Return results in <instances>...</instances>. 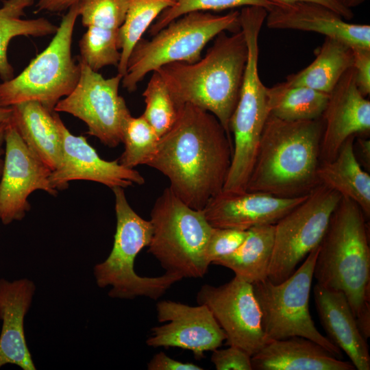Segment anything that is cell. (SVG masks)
<instances>
[{
  "instance_id": "2",
  "label": "cell",
  "mask_w": 370,
  "mask_h": 370,
  "mask_svg": "<svg viewBox=\"0 0 370 370\" xmlns=\"http://www.w3.org/2000/svg\"><path fill=\"white\" fill-rule=\"evenodd\" d=\"M323 121H287L271 114L264 124L246 190L284 198L306 196L321 183Z\"/></svg>"
},
{
  "instance_id": "29",
  "label": "cell",
  "mask_w": 370,
  "mask_h": 370,
  "mask_svg": "<svg viewBox=\"0 0 370 370\" xmlns=\"http://www.w3.org/2000/svg\"><path fill=\"white\" fill-rule=\"evenodd\" d=\"M176 0H128L125 21L119 29V48L121 60L118 73L123 77L127 70L130 54L152 22Z\"/></svg>"
},
{
  "instance_id": "27",
  "label": "cell",
  "mask_w": 370,
  "mask_h": 370,
  "mask_svg": "<svg viewBox=\"0 0 370 370\" xmlns=\"http://www.w3.org/2000/svg\"><path fill=\"white\" fill-rule=\"evenodd\" d=\"M35 0H4L0 7V77L3 81L14 77V69L8 61V48L16 36L42 37L54 35L58 26L45 18L23 19L25 10Z\"/></svg>"
},
{
  "instance_id": "20",
  "label": "cell",
  "mask_w": 370,
  "mask_h": 370,
  "mask_svg": "<svg viewBox=\"0 0 370 370\" xmlns=\"http://www.w3.org/2000/svg\"><path fill=\"white\" fill-rule=\"evenodd\" d=\"M34 283L27 278L0 279V369L8 364L23 370H36L28 349L24 320L32 303Z\"/></svg>"
},
{
  "instance_id": "42",
  "label": "cell",
  "mask_w": 370,
  "mask_h": 370,
  "mask_svg": "<svg viewBox=\"0 0 370 370\" xmlns=\"http://www.w3.org/2000/svg\"><path fill=\"white\" fill-rule=\"evenodd\" d=\"M8 123H0V178L3 166V159L5 152V134Z\"/></svg>"
},
{
  "instance_id": "43",
  "label": "cell",
  "mask_w": 370,
  "mask_h": 370,
  "mask_svg": "<svg viewBox=\"0 0 370 370\" xmlns=\"http://www.w3.org/2000/svg\"><path fill=\"white\" fill-rule=\"evenodd\" d=\"M12 116V108L0 104V123H8Z\"/></svg>"
},
{
  "instance_id": "16",
  "label": "cell",
  "mask_w": 370,
  "mask_h": 370,
  "mask_svg": "<svg viewBox=\"0 0 370 370\" xmlns=\"http://www.w3.org/2000/svg\"><path fill=\"white\" fill-rule=\"evenodd\" d=\"M55 116L62 143L60 163L50 175V182L56 190L68 188L73 180L92 181L111 188L145 184V178L138 171L121 165L118 160L102 159L86 137L73 134L57 112Z\"/></svg>"
},
{
  "instance_id": "12",
  "label": "cell",
  "mask_w": 370,
  "mask_h": 370,
  "mask_svg": "<svg viewBox=\"0 0 370 370\" xmlns=\"http://www.w3.org/2000/svg\"><path fill=\"white\" fill-rule=\"evenodd\" d=\"M80 76L74 89L54 108L57 112L70 114L84 121L87 133L109 147L122 143V132L131 116L125 99L119 94L123 76L105 78L90 69L77 57Z\"/></svg>"
},
{
  "instance_id": "33",
  "label": "cell",
  "mask_w": 370,
  "mask_h": 370,
  "mask_svg": "<svg viewBox=\"0 0 370 370\" xmlns=\"http://www.w3.org/2000/svg\"><path fill=\"white\" fill-rule=\"evenodd\" d=\"M274 5L267 0H176L157 17L149 32L153 36L173 21L191 12L221 11L246 6H261L268 11Z\"/></svg>"
},
{
  "instance_id": "14",
  "label": "cell",
  "mask_w": 370,
  "mask_h": 370,
  "mask_svg": "<svg viewBox=\"0 0 370 370\" xmlns=\"http://www.w3.org/2000/svg\"><path fill=\"white\" fill-rule=\"evenodd\" d=\"M51 171L29 149L10 120L6 125L3 166L0 178V221L22 220L30 210L29 196L42 190L52 196Z\"/></svg>"
},
{
  "instance_id": "31",
  "label": "cell",
  "mask_w": 370,
  "mask_h": 370,
  "mask_svg": "<svg viewBox=\"0 0 370 370\" xmlns=\"http://www.w3.org/2000/svg\"><path fill=\"white\" fill-rule=\"evenodd\" d=\"M152 73L143 93L145 108L142 115L161 137L176 121L179 107L160 75Z\"/></svg>"
},
{
  "instance_id": "37",
  "label": "cell",
  "mask_w": 370,
  "mask_h": 370,
  "mask_svg": "<svg viewBox=\"0 0 370 370\" xmlns=\"http://www.w3.org/2000/svg\"><path fill=\"white\" fill-rule=\"evenodd\" d=\"M354 54L353 68L357 87L362 96L367 97L370 93V48L352 47Z\"/></svg>"
},
{
  "instance_id": "41",
  "label": "cell",
  "mask_w": 370,
  "mask_h": 370,
  "mask_svg": "<svg viewBox=\"0 0 370 370\" xmlns=\"http://www.w3.org/2000/svg\"><path fill=\"white\" fill-rule=\"evenodd\" d=\"M80 0H37L35 5V12H48L51 13L61 12L68 10Z\"/></svg>"
},
{
  "instance_id": "23",
  "label": "cell",
  "mask_w": 370,
  "mask_h": 370,
  "mask_svg": "<svg viewBox=\"0 0 370 370\" xmlns=\"http://www.w3.org/2000/svg\"><path fill=\"white\" fill-rule=\"evenodd\" d=\"M12 108L11 121L33 153L51 171L60 164L62 143L55 111L38 101H27Z\"/></svg>"
},
{
  "instance_id": "18",
  "label": "cell",
  "mask_w": 370,
  "mask_h": 370,
  "mask_svg": "<svg viewBox=\"0 0 370 370\" xmlns=\"http://www.w3.org/2000/svg\"><path fill=\"white\" fill-rule=\"evenodd\" d=\"M308 195L284 198L260 192L222 190L209 200L202 211L213 227L247 230L276 223Z\"/></svg>"
},
{
  "instance_id": "7",
  "label": "cell",
  "mask_w": 370,
  "mask_h": 370,
  "mask_svg": "<svg viewBox=\"0 0 370 370\" xmlns=\"http://www.w3.org/2000/svg\"><path fill=\"white\" fill-rule=\"evenodd\" d=\"M150 217L153 232L148 251L166 272L182 279L204 277L210 265L206 249L212 230L204 212L187 206L167 187Z\"/></svg>"
},
{
  "instance_id": "9",
  "label": "cell",
  "mask_w": 370,
  "mask_h": 370,
  "mask_svg": "<svg viewBox=\"0 0 370 370\" xmlns=\"http://www.w3.org/2000/svg\"><path fill=\"white\" fill-rule=\"evenodd\" d=\"M78 3L68 9L49 45L16 77L0 83V104L38 101L51 110L75 87L80 65L71 54Z\"/></svg>"
},
{
  "instance_id": "4",
  "label": "cell",
  "mask_w": 370,
  "mask_h": 370,
  "mask_svg": "<svg viewBox=\"0 0 370 370\" xmlns=\"http://www.w3.org/2000/svg\"><path fill=\"white\" fill-rule=\"evenodd\" d=\"M366 217L342 197L319 245L313 277L317 284L343 292L359 330L370 336V247Z\"/></svg>"
},
{
  "instance_id": "34",
  "label": "cell",
  "mask_w": 370,
  "mask_h": 370,
  "mask_svg": "<svg viewBox=\"0 0 370 370\" xmlns=\"http://www.w3.org/2000/svg\"><path fill=\"white\" fill-rule=\"evenodd\" d=\"M128 0H80L79 16L86 27L116 29L123 25Z\"/></svg>"
},
{
  "instance_id": "30",
  "label": "cell",
  "mask_w": 370,
  "mask_h": 370,
  "mask_svg": "<svg viewBox=\"0 0 370 370\" xmlns=\"http://www.w3.org/2000/svg\"><path fill=\"white\" fill-rule=\"evenodd\" d=\"M160 138L143 115H131L123 127L124 151L118 159L119 162L130 169L148 165L156 153Z\"/></svg>"
},
{
  "instance_id": "10",
  "label": "cell",
  "mask_w": 370,
  "mask_h": 370,
  "mask_svg": "<svg viewBox=\"0 0 370 370\" xmlns=\"http://www.w3.org/2000/svg\"><path fill=\"white\" fill-rule=\"evenodd\" d=\"M319 245L286 280L274 284L268 278L252 284L268 342L291 336L308 338L337 358L342 351L317 329L309 311V297Z\"/></svg>"
},
{
  "instance_id": "5",
  "label": "cell",
  "mask_w": 370,
  "mask_h": 370,
  "mask_svg": "<svg viewBox=\"0 0 370 370\" xmlns=\"http://www.w3.org/2000/svg\"><path fill=\"white\" fill-rule=\"evenodd\" d=\"M264 20V15L255 10L246 11L240 16L248 56L239 98L230 122L233 153L224 191L246 190L262 132L270 114L267 87L262 83L258 69V36Z\"/></svg>"
},
{
  "instance_id": "1",
  "label": "cell",
  "mask_w": 370,
  "mask_h": 370,
  "mask_svg": "<svg viewBox=\"0 0 370 370\" xmlns=\"http://www.w3.org/2000/svg\"><path fill=\"white\" fill-rule=\"evenodd\" d=\"M232 153V138L217 118L185 103L148 166L169 180V187L187 206L203 210L223 190Z\"/></svg>"
},
{
  "instance_id": "13",
  "label": "cell",
  "mask_w": 370,
  "mask_h": 370,
  "mask_svg": "<svg viewBox=\"0 0 370 370\" xmlns=\"http://www.w3.org/2000/svg\"><path fill=\"white\" fill-rule=\"evenodd\" d=\"M197 301L209 308L228 345L238 347L252 356L268 343L252 284L234 276L219 286L204 284Z\"/></svg>"
},
{
  "instance_id": "21",
  "label": "cell",
  "mask_w": 370,
  "mask_h": 370,
  "mask_svg": "<svg viewBox=\"0 0 370 370\" xmlns=\"http://www.w3.org/2000/svg\"><path fill=\"white\" fill-rule=\"evenodd\" d=\"M316 308L329 340L343 351L356 369H370L367 339L361 334L345 294L316 284Z\"/></svg>"
},
{
  "instance_id": "38",
  "label": "cell",
  "mask_w": 370,
  "mask_h": 370,
  "mask_svg": "<svg viewBox=\"0 0 370 370\" xmlns=\"http://www.w3.org/2000/svg\"><path fill=\"white\" fill-rule=\"evenodd\" d=\"M149 370H202L203 368L193 363L174 360L165 353L156 354L147 364Z\"/></svg>"
},
{
  "instance_id": "15",
  "label": "cell",
  "mask_w": 370,
  "mask_h": 370,
  "mask_svg": "<svg viewBox=\"0 0 370 370\" xmlns=\"http://www.w3.org/2000/svg\"><path fill=\"white\" fill-rule=\"evenodd\" d=\"M157 319L166 323L151 328L146 341L151 347H179L193 352L200 359L204 353L218 349L226 335L209 308L163 300L156 304Z\"/></svg>"
},
{
  "instance_id": "40",
  "label": "cell",
  "mask_w": 370,
  "mask_h": 370,
  "mask_svg": "<svg viewBox=\"0 0 370 370\" xmlns=\"http://www.w3.org/2000/svg\"><path fill=\"white\" fill-rule=\"evenodd\" d=\"M354 151L362 168L369 171L370 169V140L367 137L356 136L354 142Z\"/></svg>"
},
{
  "instance_id": "6",
  "label": "cell",
  "mask_w": 370,
  "mask_h": 370,
  "mask_svg": "<svg viewBox=\"0 0 370 370\" xmlns=\"http://www.w3.org/2000/svg\"><path fill=\"white\" fill-rule=\"evenodd\" d=\"M241 29L239 11L218 15L191 12L169 23L151 40L141 38L129 58L122 78L123 87L136 90L145 76L162 66L175 62L192 64L201 59V51L213 38L225 30Z\"/></svg>"
},
{
  "instance_id": "32",
  "label": "cell",
  "mask_w": 370,
  "mask_h": 370,
  "mask_svg": "<svg viewBox=\"0 0 370 370\" xmlns=\"http://www.w3.org/2000/svg\"><path fill=\"white\" fill-rule=\"evenodd\" d=\"M119 29L88 27L79 41L77 57L90 69L97 72L106 66H117L121 60Z\"/></svg>"
},
{
  "instance_id": "44",
  "label": "cell",
  "mask_w": 370,
  "mask_h": 370,
  "mask_svg": "<svg viewBox=\"0 0 370 370\" xmlns=\"http://www.w3.org/2000/svg\"><path fill=\"white\" fill-rule=\"evenodd\" d=\"M336 1L345 8L352 10V8L361 5L366 0H336Z\"/></svg>"
},
{
  "instance_id": "36",
  "label": "cell",
  "mask_w": 370,
  "mask_h": 370,
  "mask_svg": "<svg viewBox=\"0 0 370 370\" xmlns=\"http://www.w3.org/2000/svg\"><path fill=\"white\" fill-rule=\"evenodd\" d=\"M211 361L217 370H252L251 356L241 348L230 345L212 351Z\"/></svg>"
},
{
  "instance_id": "11",
  "label": "cell",
  "mask_w": 370,
  "mask_h": 370,
  "mask_svg": "<svg viewBox=\"0 0 370 370\" xmlns=\"http://www.w3.org/2000/svg\"><path fill=\"white\" fill-rule=\"evenodd\" d=\"M341 195L320 184L275 223L267 278L274 284L290 277L297 264L320 245Z\"/></svg>"
},
{
  "instance_id": "24",
  "label": "cell",
  "mask_w": 370,
  "mask_h": 370,
  "mask_svg": "<svg viewBox=\"0 0 370 370\" xmlns=\"http://www.w3.org/2000/svg\"><path fill=\"white\" fill-rule=\"evenodd\" d=\"M356 137H349L332 160L321 162L318 177L321 184L336 190L341 197L356 203L366 218L369 219L370 175L354 154V142Z\"/></svg>"
},
{
  "instance_id": "35",
  "label": "cell",
  "mask_w": 370,
  "mask_h": 370,
  "mask_svg": "<svg viewBox=\"0 0 370 370\" xmlns=\"http://www.w3.org/2000/svg\"><path fill=\"white\" fill-rule=\"evenodd\" d=\"M247 230L213 227L206 249V258L209 264L234 252L244 241Z\"/></svg>"
},
{
  "instance_id": "39",
  "label": "cell",
  "mask_w": 370,
  "mask_h": 370,
  "mask_svg": "<svg viewBox=\"0 0 370 370\" xmlns=\"http://www.w3.org/2000/svg\"><path fill=\"white\" fill-rule=\"evenodd\" d=\"M273 4H288L295 2H313L325 5L341 15L345 21L352 19L354 17L352 10L343 6L336 0H267Z\"/></svg>"
},
{
  "instance_id": "22",
  "label": "cell",
  "mask_w": 370,
  "mask_h": 370,
  "mask_svg": "<svg viewBox=\"0 0 370 370\" xmlns=\"http://www.w3.org/2000/svg\"><path fill=\"white\" fill-rule=\"evenodd\" d=\"M256 370H354L352 362L330 354L317 343L301 336L268 342L251 357Z\"/></svg>"
},
{
  "instance_id": "3",
  "label": "cell",
  "mask_w": 370,
  "mask_h": 370,
  "mask_svg": "<svg viewBox=\"0 0 370 370\" xmlns=\"http://www.w3.org/2000/svg\"><path fill=\"white\" fill-rule=\"evenodd\" d=\"M247 56L241 29L232 35L223 32L197 62H171L154 71L160 75L178 107L189 103L212 113L231 137L230 122L239 98Z\"/></svg>"
},
{
  "instance_id": "26",
  "label": "cell",
  "mask_w": 370,
  "mask_h": 370,
  "mask_svg": "<svg viewBox=\"0 0 370 370\" xmlns=\"http://www.w3.org/2000/svg\"><path fill=\"white\" fill-rule=\"evenodd\" d=\"M274 224L247 230V236L232 254L212 264L227 267L242 280L253 284L267 278L274 243Z\"/></svg>"
},
{
  "instance_id": "17",
  "label": "cell",
  "mask_w": 370,
  "mask_h": 370,
  "mask_svg": "<svg viewBox=\"0 0 370 370\" xmlns=\"http://www.w3.org/2000/svg\"><path fill=\"white\" fill-rule=\"evenodd\" d=\"M321 118V162L332 160L349 137L369 134L370 101L358 90L353 67L344 73L329 94Z\"/></svg>"
},
{
  "instance_id": "19",
  "label": "cell",
  "mask_w": 370,
  "mask_h": 370,
  "mask_svg": "<svg viewBox=\"0 0 370 370\" xmlns=\"http://www.w3.org/2000/svg\"><path fill=\"white\" fill-rule=\"evenodd\" d=\"M265 21L270 29L316 32L352 47L370 48L369 25L349 23L319 3L302 1L274 5L267 11Z\"/></svg>"
},
{
  "instance_id": "25",
  "label": "cell",
  "mask_w": 370,
  "mask_h": 370,
  "mask_svg": "<svg viewBox=\"0 0 370 370\" xmlns=\"http://www.w3.org/2000/svg\"><path fill=\"white\" fill-rule=\"evenodd\" d=\"M352 47L336 38L325 37L314 61L286 77L291 86H302L330 94L340 78L353 66Z\"/></svg>"
},
{
  "instance_id": "8",
  "label": "cell",
  "mask_w": 370,
  "mask_h": 370,
  "mask_svg": "<svg viewBox=\"0 0 370 370\" xmlns=\"http://www.w3.org/2000/svg\"><path fill=\"white\" fill-rule=\"evenodd\" d=\"M115 197L116 227L112 249L108 258L94 267L98 286L112 288L108 295L113 298L133 299L145 296L157 299L182 278L166 272L158 277H141L134 271L138 254L150 244L152 225L130 206L124 188H112Z\"/></svg>"
},
{
  "instance_id": "28",
  "label": "cell",
  "mask_w": 370,
  "mask_h": 370,
  "mask_svg": "<svg viewBox=\"0 0 370 370\" xmlns=\"http://www.w3.org/2000/svg\"><path fill=\"white\" fill-rule=\"evenodd\" d=\"M271 115L287 121L319 119L325 109L329 95L286 82L267 87Z\"/></svg>"
}]
</instances>
